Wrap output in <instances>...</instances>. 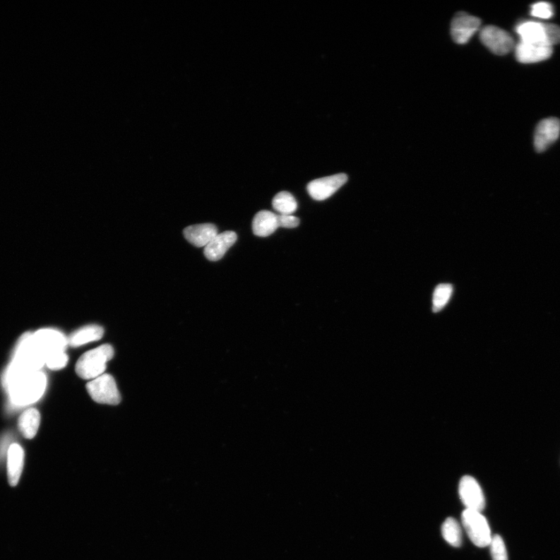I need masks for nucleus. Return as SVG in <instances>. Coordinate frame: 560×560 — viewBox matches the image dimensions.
<instances>
[{
  "label": "nucleus",
  "instance_id": "obj_1",
  "mask_svg": "<svg viewBox=\"0 0 560 560\" xmlns=\"http://www.w3.org/2000/svg\"><path fill=\"white\" fill-rule=\"evenodd\" d=\"M46 383L45 375L37 371L23 376L7 389L15 405H24L40 400L44 393Z\"/></svg>",
  "mask_w": 560,
  "mask_h": 560
},
{
  "label": "nucleus",
  "instance_id": "obj_2",
  "mask_svg": "<svg viewBox=\"0 0 560 560\" xmlns=\"http://www.w3.org/2000/svg\"><path fill=\"white\" fill-rule=\"evenodd\" d=\"M114 357V349L105 344L83 355L76 365V372L80 378L94 380L104 374L107 362Z\"/></svg>",
  "mask_w": 560,
  "mask_h": 560
},
{
  "label": "nucleus",
  "instance_id": "obj_3",
  "mask_svg": "<svg viewBox=\"0 0 560 560\" xmlns=\"http://www.w3.org/2000/svg\"><path fill=\"white\" fill-rule=\"evenodd\" d=\"M462 520L467 535L475 546L480 548L489 546L493 537L487 520L481 512L466 509Z\"/></svg>",
  "mask_w": 560,
  "mask_h": 560
},
{
  "label": "nucleus",
  "instance_id": "obj_4",
  "mask_svg": "<svg viewBox=\"0 0 560 560\" xmlns=\"http://www.w3.org/2000/svg\"><path fill=\"white\" fill-rule=\"evenodd\" d=\"M87 390L92 400L97 403L117 405L121 403L117 382L110 374H104L90 381Z\"/></svg>",
  "mask_w": 560,
  "mask_h": 560
},
{
  "label": "nucleus",
  "instance_id": "obj_5",
  "mask_svg": "<svg viewBox=\"0 0 560 560\" xmlns=\"http://www.w3.org/2000/svg\"><path fill=\"white\" fill-rule=\"evenodd\" d=\"M32 340L45 359L53 355L65 352L68 344L64 334L53 329L40 330L32 335Z\"/></svg>",
  "mask_w": 560,
  "mask_h": 560
},
{
  "label": "nucleus",
  "instance_id": "obj_6",
  "mask_svg": "<svg viewBox=\"0 0 560 560\" xmlns=\"http://www.w3.org/2000/svg\"><path fill=\"white\" fill-rule=\"evenodd\" d=\"M483 44L496 55L504 56L515 47V41L506 30L495 26H487L480 32Z\"/></svg>",
  "mask_w": 560,
  "mask_h": 560
},
{
  "label": "nucleus",
  "instance_id": "obj_7",
  "mask_svg": "<svg viewBox=\"0 0 560 560\" xmlns=\"http://www.w3.org/2000/svg\"><path fill=\"white\" fill-rule=\"evenodd\" d=\"M348 180L346 174H338L311 181L306 190L316 201H325L336 193Z\"/></svg>",
  "mask_w": 560,
  "mask_h": 560
},
{
  "label": "nucleus",
  "instance_id": "obj_8",
  "mask_svg": "<svg viewBox=\"0 0 560 560\" xmlns=\"http://www.w3.org/2000/svg\"><path fill=\"white\" fill-rule=\"evenodd\" d=\"M459 495L466 509L481 512L485 508L484 494L473 477L466 475L460 481Z\"/></svg>",
  "mask_w": 560,
  "mask_h": 560
},
{
  "label": "nucleus",
  "instance_id": "obj_9",
  "mask_svg": "<svg viewBox=\"0 0 560 560\" xmlns=\"http://www.w3.org/2000/svg\"><path fill=\"white\" fill-rule=\"evenodd\" d=\"M480 25L479 18L464 12L458 13L451 22V36L456 43L465 44L478 32Z\"/></svg>",
  "mask_w": 560,
  "mask_h": 560
},
{
  "label": "nucleus",
  "instance_id": "obj_10",
  "mask_svg": "<svg viewBox=\"0 0 560 560\" xmlns=\"http://www.w3.org/2000/svg\"><path fill=\"white\" fill-rule=\"evenodd\" d=\"M560 134V121L556 118H549L542 120L537 126L534 145L536 151L542 153L547 150L554 144Z\"/></svg>",
  "mask_w": 560,
  "mask_h": 560
},
{
  "label": "nucleus",
  "instance_id": "obj_11",
  "mask_svg": "<svg viewBox=\"0 0 560 560\" xmlns=\"http://www.w3.org/2000/svg\"><path fill=\"white\" fill-rule=\"evenodd\" d=\"M552 47L547 44L521 42L516 46V55L521 64H535L551 57Z\"/></svg>",
  "mask_w": 560,
  "mask_h": 560
},
{
  "label": "nucleus",
  "instance_id": "obj_12",
  "mask_svg": "<svg viewBox=\"0 0 560 560\" xmlns=\"http://www.w3.org/2000/svg\"><path fill=\"white\" fill-rule=\"evenodd\" d=\"M547 25L541 22L525 21L518 25L516 32L521 42L549 45Z\"/></svg>",
  "mask_w": 560,
  "mask_h": 560
},
{
  "label": "nucleus",
  "instance_id": "obj_13",
  "mask_svg": "<svg viewBox=\"0 0 560 560\" xmlns=\"http://www.w3.org/2000/svg\"><path fill=\"white\" fill-rule=\"evenodd\" d=\"M237 239V236L233 232L218 234L205 247V256L212 262H217L225 256L226 252L232 246Z\"/></svg>",
  "mask_w": 560,
  "mask_h": 560
},
{
  "label": "nucleus",
  "instance_id": "obj_14",
  "mask_svg": "<svg viewBox=\"0 0 560 560\" xmlns=\"http://www.w3.org/2000/svg\"><path fill=\"white\" fill-rule=\"evenodd\" d=\"M183 233L189 242L201 248L205 247L218 234V230L214 225L203 224L188 227Z\"/></svg>",
  "mask_w": 560,
  "mask_h": 560
},
{
  "label": "nucleus",
  "instance_id": "obj_15",
  "mask_svg": "<svg viewBox=\"0 0 560 560\" xmlns=\"http://www.w3.org/2000/svg\"><path fill=\"white\" fill-rule=\"evenodd\" d=\"M24 460V450L18 443L11 444L7 452V477L11 487H16L20 481Z\"/></svg>",
  "mask_w": 560,
  "mask_h": 560
},
{
  "label": "nucleus",
  "instance_id": "obj_16",
  "mask_svg": "<svg viewBox=\"0 0 560 560\" xmlns=\"http://www.w3.org/2000/svg\"><path fill=\"white\" fill-rule=\"evenodd\" d=\"M278 215L268 210L258 212L252 222V230L258 237H268L279 228Z\"/></svg>",
  "mask_w": 560,
  "mask_h": 560
},
{
  "label": "nucleus",
  "instance_id": "obj_17",
  "mask_svg": "<svg viewBox=\"0 0 560 560\" xmlns=\"http://www.w3.org/2000/svg\"><path fill=\"white\" fill-rule=\"evenodd\" d=\"M104 329L99 326H88L74 332L68 339V343L73 347L83 346L87 343L98 341L102 338Z\"/></svg>",
  "mask_w": 560,
  "mask_h": 560
},
{
  "label": "nucleus",
  "instance_id": "obj_18",
  "mask_svg": "<svg viewBox=\"0 0 560 560\" xmlns=\"http://www.w3.org/2000/svg\"><path fill=\"white\" fill-rule=\"evenodd\" d=\"M40 412L35 409H30L21 414L18 420V427L25 439H32L40 429Z\"/></svg>",
  "mask_w": 560,
  "mask_h": 560
},
{
  "label": "nucleus",
  "instance_id": "obj_19",
  "mask_svg": "<svg viewBox=\"0 0 560 560\" xmlns=\"http://www.w3.org/2000/svg\"><path fill=\"white\" fill-rule=\"evenodd\" d=\"M442 535L443 539L446 540L451 547H461L463 542L462 529L455 519L448 518L444 521L442 526Z\"/></svg>",
  "mask_w": 560,
  "mask_h": 560
},
{
  "label": "nucleus",
  "instance_id": "obj_20",
  "mask_svg": "<svg viewBox=\"0 0 560 560\" xmlns=\"http://www.w3.org/2000/svg\"><path fill=\"white\" fill-rule=\"evenodd\" d=\"M273 209L281 215H292L297 209V203L288 191H280L273 201Z\"/></svg>",
  "mask_w": 560,
  "mask_h": 560
},
{
  "label": "nucleus",
  "instance_id": "obj_21",
  "mask_svg": "<svg viewBox=\"0 0 560 560\" xmlns=\"http://www.w3.org/2000/svg\"><path fill=\"white\" fill-rule=\"evenodd\" d=\"M453 293V286L443 283L435 288L433 295V311L439 312L447 305Z\"/></svg>",
  "mask_w": 560,
  "mask_h": 560
},
{
  "label": "nucleus",
  "instance_id": "obj_22",
  "mask_svg": "<svg viewBox=\"0 0 560 560\" xmlns=\"http://www.w3.org/2000/svg\"><path fill=\"white\" fill-rule=\"evenodd\" d=\"M489 546L494 560H508L507 549L500 535H494Z\"/></svg>",
  "mask_w": 560,
  "mask_h": 560
},
{
  "label": "nucleus",
  "instance_id": "obj_23",
  "mask_svg": "<svg viewBox=\"0 0 560 560\" xmlns=\"http://www.w3.org/2000/svg\"><path fill=\"white\" fill-rule=\"evenodd\" d=\"M532 16L540 19H549L554 16V7L547 2H540L533 4L531 7Z\"/></svg>",
  "mask_w": 560,
  "mask_h": 560
},
{
  "label": "nucleus",
  "instance_id": "obj_24",
  "mask_svg": "<svg viewBox=\"0 0 560 560\" xmlns=\"http://www.w3.org/2000/svg\"><path fill=\"white\" fill-rule=\"evenodd\" d=\"M67 363L68 357L65 352L53 355L45 359V364L48 366L49 369L53 371L63 369V368L66 366Z\"/></svg>",
  "mask_w": 560,
  "mask_h": 560
},
{
  "label": "nucleus",
  "instance_id": "obj_25",
  "mask_svg": "<svg viewBox=\"0 0 560 560\" xmlns=\"http://www.w3.org/2000/svg\"><path fill=\"white\" fill-rule=\"evenodd\" d=\"M280 227L295 228L300 224V220L292 215H278Z\"/></svg>",
  "mask_w": 560,
  "mask_h": 560
},
{
  "label": "nucleus",
  "instance_id": "obj_26",
  "mask_svg": "<svg viewBox=\"0 0 560 560\" xmlns=\"http://www.w3.org/2000/svg\"><path fill=\"white\" fill-rule=\"evenodd\" d=\"M548 42L550 46L560 43V27L556 25L548 24Z\"/></svg>",
  "mask_w": 560,
  "mask_h": 560
}]
</instances>
